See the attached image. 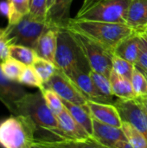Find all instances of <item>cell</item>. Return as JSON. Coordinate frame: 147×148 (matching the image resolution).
Returning <instances> with one entry per match:
<instances>
[{
    "instance_id": "30bf717a",
    "label": "cell",
    "mask_w": 147,
    "mask_h": 148,
    "mask_svg": "<svg viewBox=\"0 0 147 148\" xmlns=\"http://www.w3.org/2000/svg\"><path fill=\"white\" fill-rule=\"evenodd\" d=\"M89 70L78 67L73 69L67 75L73 81V82L77 86V88L88 101L100 103L113 104V99L105 96L97 88L89 75Z\"/></svg>"
},
{
    "instance_id": "ba28073f",
    "label": "cell",
    "mask_w": 147,
    "mask_h": 148,
    "mask_svg": "<svg viewBox=\"0 0 147 148\" xmlns=\"http://www.w3.org/2000/svg\"><path fill=\"white\" fill-rule=\"evenodd\" d=\"M44 88L55 92L62 100L80 106H87L88 99L62 71L57 69L50 80L44 84Z\"/></svg>"
},
{
    "instance_id": "2e32d148",
    "label": "cell",
    "mask_w": 147,
    "mask_h": 148,
    "mask_svg": "<svg viewBox=\"0 0 147 148\" xmlns=\"http://www.w3.org/2000/svg\"><path fill=\"white\" fill-rule=\"evenodd\" d=\"M60 129L66 136V140H85L90 135L71 116L66 108L56 115Z\"/></svg>"
},
{
    "instance_id": "52a82bcc",
    "label": "cell",
    "mask_w": 147,
    "mask_h": 148,
    "mask_svg": "<svg viewBox=\"0 0 147 148\" xmlns=\"http://www.w3.org/2000/svg\"><path fill=\"white\" fill-rule=\"evenodd\" d=\"M131 2L132 0H102L75 18L126 24V13Z\"/></svg>"
},
{
    "instance_id": "7c38bea8",
    "label": "cell",
    "mask_w": 147,
    "mask_h": 148,
    "mask_svg": "<svg viewBox=\"0 0 147 148\" xmlns=\"http://www.w3.org/2000/svg\"><path fill=\"white\" fill-rule=\"evenodd\" d=\"M26 94L27 92L20 83L12 82L5 77L0 66V101L11 114H16V102Z\"/></svg>"
},
{
    "instance_id": "6da1fadb",
    "label": "cell",
    "mask_w": 147,
    "mask_h": 148,
    "mask_svg": "<svg viewBox=\"0 0 147 148\" xmlns=\"http://www.w3.org/2000/svg\"><path fill=\"white\" fill-rule=\"evenodd\" d=\"M64 29L89 38L113 54L124 39L137 32L126 24L76 18H70Z\"/></svg>"
},
{
    "instance_id": "7a4b0ae2",
    "label": "cell",
    "mask_w": 147,
    "mask_h": 148,
    "mask_svg": "<svg viewBox=\"0 0 147 148\" xmlns=\"http://www.w3.org/2000/svg\"><path fill=\"white\" fill-rule=\"evenodd\" d=\"M15 115H23L29 118L37 131H46L58 139L66 140L61 131L56 115L48 107L41 91L27 93L16 102Z\"/></svg>"
},
{
    "instance_id": "5bb4252c",
    "label": "cell",
    "mask_w": 147,
    "mask_h": 148,
    "mask_svg": "<svg viewBox=\"0 0 147 148\" xmlns=\"http://www.w3.org/2000/svg\"><path fill=\"white\" fill-rule=\"evenodd\" d=\"M92 137L112 148L114 147L115 144L119 141L127 140L121 127L104 124L94 119Z\"/></svg>"
},
{
    "instance_id": "83f0119b",
    "label": "cell",
    "mask_w": 147,
    "mask_h": 148,
    "mask_svg": "<svg viewBox=\"0 0 147 148\" xmlns=\"http://www.w3.org/2000/svg\"><path fill=\"white\" fill-rule=\"evenodd\" d=\"M131 83L137 97L147 95V78L145 73L135 66L131 77Z\"/></svg>"
},
{
    "instance_id": "603a6c76",
    "label": "cell",
    "mask_w": 147,
    "mask_h": 148,
    "mask_svg": "<svg viewBox=\"0 0 147 148\" xmlns=\"http://www.w3.org/2000/svg\"><path fill=\"white\" fill-rule=\"evenodd\" d=\"M10 56L25 66H32L38 56L35 49L19 44H11L9 50Z\"/></svg>"
},
{
    "instance_id": "1f68e13d",
    "label": "cell",
    "mask_w": 147,
    "mask_h": 148,
    "mask_svg": "<svg viewBox=\"0 0 147 148\" xmlns=\"http://www.w3.org/2000/svg\"><path fill=\"white\" fill-rule=\"evenodd\" d=\"M29 14L36 20L47 22L48 0H31Z\"/></svg>"
},
{
    "instance_id": "9c48e42d",
    "label": "cell",
    "mask_w": 147,
    "mask_h": 148,
    "mask_svg": "<svg viewBox=\"0 0 147 148\" xmlns=\"http://www.w3.org/2000/svg\"><path fill=\"white\" fill-rule=\"evenodd\" d=\"M113 105L119 111L122 121L134 127L147 139V113L138 100L119 99Z\"/></svg>"
},
{
    "instance_id": "74e56055",
    "label": "cell",
    "mask_w": 147,
    "mask_h": 148,
    "mask_svg": "<svg viewBox=\"0 0 147 148\" xmlns=\"http://www.w3.org/2000/svg\"><path fill=\"white\" fill-rule=\"evenodd\" d=\"M54 1H55V0H48V11H49V10L51 8V6L53 5Z\"/></svg>"
},
{
    "instance_id": "5b68a950",
    "label": "cell",
    "mask_w": 147,
    "mask_h": 148,
    "mask_svg": "<svg viewBox=\"0 0 147 148\" xmlns=\"http://www.w3.org/2000/svg\"><path fill=\"white\" fill-rule=\"evenodd\" d=\"M52 27L49 23L36 20L27 14L16 24L7 25L6 29L12 44L23 45L36 49L42 35Z\"/></svg>"
},
{
    "instance_id": "d590c367",
    "label": "cell",
    "mask_w": 147,
    "mask_h": 148,
    "mask_svg": "<svg viewBox=\"0 0 147 148\" xmlns=\"http://www.w3.org/2000/svg\"><path fill=\"white\" fill-rule=\"evenodd\" d=\"M0 15L7 18L9 15V3L7 0L0 1Z\"/></svg>"
},
{
    "instance_id": "b9f144b4",
    "label": "cell",
    "mask_w": 147,
    "mask_h": 148,
    "mask_svg": "<svg viewBox=\"0 0 147 148\" xmlns=\"http://www.w3.org/2000/svg\"><path fill=\"white\" fill-rule=\"evenodd\" d=\"M144 31H145V30H144Z\"/></svg>"
},
{
    "instance_id": "277c9868",
    "label": "cell",
    "mask_w": 147,
    "mask_h": 148,
    "mask_svg": "<svg viewBox=\"0 0 147 148\" xmlns=\"http://www.w3.org/2000/svg\"><path fill=\"white\" fill-rule=\"evenodd\" d=\"M55 64L58 69L66 75H68L73 69L78 67L90 69L72 33L67 29H58Z\"/></svg>"
},
{
    "instance_id": "4dcf8cb0",
    "label": "cell",
    "mask_w": 147,
    "mask_h": 148,
    "mask_svg": "<svg viewBox=\"0 0 147 148\" xmlns=\"http://www.w3.org/2000/svg\"><path fill=\"white\" fill-rule=\"evenodd\" d=\"M135 65L130 62L113 55V70L122 77L131 80Z\"/></svg>"
},
{
    "instance_id": "d4e9b609",
    "label": "cell",
    "mask_w": 147,
    "mask_h": 148,
    "mask_svg": "<svg viewBox=\"0 0 147 148\" xmlns=\"http://www.w3.org/2000/svg\"><path fill=\"white\" fill-rule=\"evenodd\" d=\"M32 66L38 74V75L40 76L43 84L48 82L58 69L55 63L43 58H41L39 56Z\"/></svg>"
},
{
    "instance_id": "d6986e66",
    "label": "cell",
    "mask_w": 147,
    "mask_h": 148,
    "mask_svg": "<svg viewBox=\"0 0 147 148\" xmlns=\"http://www.w3.org/2000/svg\"><path fill=\"white\" fill-rule=\"evenodd\" d=\"M140 50L139 32H135L124 39L115 49L113 55L136 65Z\"/></svg>"
},
{
    "instance_id": "8d00e7d4",
    "label": "cell",
    "mask_w": 147,
    "mask_h": 148,
    "mask_svg": "<svg viewBox=\"0 0 147 148\" xmlns=\"http://www.w3.org/2000/svg\"><path fill=\"white\" fill-rule=\"evenodd\" d=\"M136 99H137L138 101L142 105L143 108L145 109V111L147 113V95L140 96V97H137Z\"/></svg>"
},
{
    "instance_id": "836d02e7",
    "label": "cell",
    "mask_w": 147,
    "mask_h": 148,
    "mask_svg": "<svg viewBox=\"0 0 147 148\" xmlns=\"http://www.w3.org/2000/svg\"><path fill=\"white\" fill-rule=\"evenodd\" d=\"M12 44L5 28H0V62L10 56V46Z\"/></svg>"
},
{
    "instance_id": "e575fe53",
    "label": "cell",
    "mask_w": 147,
    "mask_h": 148,
    "mask_svg": "<svg viewBox=\"0 0 147 148\" xmlns=\"http://www.w3.org/2000/svg\"><path fill=\"white\" fill-rule=\"evenodd\" d=\"M102 0H83V3L81 4V7L80 8L79 11L77 12L75 16H78L81 14H83L84 12H86L87 10H88L89 9H91L93 6H94L95 4H97L98 3H100Z\"/></svg>"
},
{
    "instance_id": "f546056e",
    "label": "cell",
    "mask_w": 147,
    "mask_h": 148,
    "mask_svg": "<svg viewBox=\"0 0 147 148\" xmlns=\"http://www.w3.org/2000/svg\"><path fill=\"white\" fill-rule=\"evenodd\" d=\"M89 75H90L92 80L94 81L95 86L100 90V92L102 95H104L105 96H107L110 99H113V97L114 95H113L112 86H111V82H110L109 78L103 75L102 74L95 72L92 69L89 70Z\"/></svg>"
},
{
    "instance_id": "9a60e30c",
    "label": "cell",
    "mask_w": 147,
    "mask_h": 148,
    "mask_svg": "<svg viewBox=\"0 0 147 148\" xmlns=\"http://www.w3.org/2000/svg\"><path fill=\"white\" fill-rule=\"evenodd\" d=\"M126 24L137 32L147 29V0H132L127 10Z\"/></svg>"
},
{
    "instance_id": "3957f363",
    "label": "cell",
    "mask_w": 147,
    "mask_h": 148,
    "mask_svg": "<svg viewBox=\"0 0 147 148\" xmlns=\"http://www.w3.org/2000/svg\"><path fill=\"white\" fill-rule=\"evenodd\" d=\"M37 130L23 115H11L0 121V148H32Z\"/></svg>"
},
{
    "instance_id": "8992f818",
    "label": "cell",
    "mask_w": 147,
    "mask_h": 148,
    "mask_svg": "<svg viewBox=\"0 0 147 148\" xmlns=\"http://www.w3.org/2000/svg\"><path fill=\"white\" fill-rule=\"evenodd\" d=\"M70 32L79 45L90 69L109 78L113 70V54L89 38L78 33Z\"/></svg>"
},
{
    "instance_id": "60d3db41",
    "label": "cell",
    "mask_w": 147,
    "mask_h": 148,
    "mask_svg": "<svg viewBox=\"0 0 147 148\" xmlns=\"http://www.w3.org/2000/svg\"><path fill=\"white\" fill-rule=\"evenodd\" d=\"M32 148H37V147H36L35 146H33V147H32Z\"/></svg>"
},
{
    "instance_id": "f1b7e54d",
    "label": "cell",
    "mask_w": 147,
    "mask_h": 148,
    "mask_svg": "<svg viewBox=\"0 0 147 148\" xmlns=\"http://www.w3.org/2000/svg\"><path fill=\"white\" fill-rule=\"evenodd\" d=\"M40 91H41L48 107L55 115H58L60 113H62L64 110L65 107L63 105L62 100L55 92H54L51 89L46 88H43Z\"/></svg>"
},
{
    "instance_id": "ac0fdd59",
    "label": "cell",
    "mask_w": 147,
    "mask_h": 148,
    "mask_svg": "<svg viewBox=\"0 0 147 148\" xmlns=\"http://www.w3.org/2000/svg\"><path fill=\"white\" fill-rule=\"evenodd\" d=\"M74 0H55L48 11L47 23L57 29L66 28L69 17V10Z\"/></svg>"
},
{
    "instance_id": "44dd1931",
    "label": "cell",
    "mask_w": 147,
    "mask_h": 148,
    "mask_svg": "<svg viewBox=\"0 0 147 148\" xmlns=\"http://www.w3.org/2000/svg\"><path fill=\"white\" fill-rule=\"evenodd\" d=\"M63 105L71 116L87 131V133L92 136L93 134V118L87 108V106H80L73 104L67 101L62 100Z\"/></svg>"
},
{
    "instance_id": "484cf974",
    "label": "cell",
    "mask_w": 147,
    "mask_h": 148,
    "mask_svg": "<svg viewBox=\"0 0 147 148\" xmlns=\"http://www.w3.org/2000/svg\"><path fill=\"white\" fill-rule=\"evenodd\" d=\"M121 128L133 148H147V139L134 127L123 121Z\"/></svg>"
},
{
    "instance_id": "d6a6232c",
    "label": "cell",
    "mask_w": 147,
    "mask_h": 148,
    "mask_svg": "<svg viewBox=\"0 0 147 148\" xmlns=\"http://www.w3.org/2000/svg\"><path fill=\"white\" fill-rule=\"evenodd\" d=\"M140 36V50L136 63V67L142 71H147V35L139 32Z\"/></svg>"
},
{
    "instance_id": "ab89813d",
    "label": "cell",
    "mask_w": 147,
    "mask_h": 148,
    "mask_svg": "<svg viewBox=\"0 0 147 148\" xmlns=\"http://www.w3.org/2000/svg\"><path fill=\"white\" fill-rule=\"evenodd\" d=\"M143 33H145V34H146L147 35V29H146L145 31H143Z\"/></svg>"
},
{
    "instance_id": "4316f807",
    "label": "cell",
    "mask_w": 147,
    "mask_h": 148,
    "mask_svg": "<svg viewBox=\"0 0 147 148\" xmlns=\"http://www.w3.org/2000/svg\"><path fill=\"white\" fill-rule=\"evenodd\" d=\"M18 82L21 85L37 88L39 90L44 88V84L33 66H25Z\"/></svg>"
},
{
    "instance_id": "cb8c5ba5",
    "label": "cell",
    "mask_w": 147,
    "mask_h": 148,
    "mask_svg": "<svg viewBox=\"0 0 147 148\" xmlns=\"http://www.w3.org/2000/svg\"><path fill=\"white\" fill-rule=\"evenodd\" d=\"M0 66L5 77L15 82H18L20 76L25 68V65L10 56L0 62Z\"/></svg>"
},
{
    "instance_id": "f35d334b",
    "label": "cell",
    "mask_w": 147,
    "mask_h": 148,
    "mask_svg": "<svg viewBox=\"0 0 147 148\" xmlns=\"http://www.w3.org/2000/svg\"><path fill=\"white\" fill-rule=\"evenodd\" d=\"M144 73H145V75H146V78H147V71H143Z\"/></svg>"
},
{
    "instance_id": "e0dca14e",
    "label": "cell",
    "mask_w": 147,
    "mask_h": 148,
    "mask_svg": "<svg viewBox=\"0 0 147 148\" xmlns=\"http://www.w3.org/2000/svg\"><path fill=\"white\" fill-rule=\"evenodd\" d=\"M57 35L58 29L55 27L49 29L42 35L35 49L39 57L55 63L57 48Z\"/></svg>"
},
{
    "instance_id": "8fae6325",
    "label": "cell",
    "mask_w": 147,
    "mask_h": 148,
    "mask_svg": "<svg viewBox=\"0 0 147 148\" xmlns=\"http://www.w3.org/2000/svg\"><path fill=\"white\" fill-rule=\"evenodd\" d=\"M33 146L37 148H112L92 136L85 140L36 138Z\"/></svg>"
},
{
    "instance_id": "7402d4cb",
    "label": "cell",
    "mask_w": 147,
    "mask_h": 148,
    "mask_svg": "<svg viewBox=\"0 0 147 148\" xmlns=\"http://www.w3.org/2000/svg\"><path fill=\"white\" fill-rule=\"evenodd\" d=\"M9 3L8 24L13 25L18 23L25 15L29 13L31 0H7Z\"/></svg>"
},
{
    "instance_id": "4fadbf2b",
    "label": "cell",
    "mask_w": 147,
    "mask_h": 148,
    "mask_svg": "<svg viewBox=\"0 0 147 148\" xmlns=\"http://www.w3.org/2000/svg\"><path fill=\"white\" fill-rule=\"evenodd\" d=\"M87 108L94 120L116 127H122L123 121L113 104L100 103L88 100Z\"/></svg>"
},
{
    "instance_id": "ffe728a7",
    "label": "cell",
    "mask_w": 147,
    "mask_h": 148,
    "mask_svg": "<svg viewBox=\"0 0 147 148\" xmlns=\"http://www.w3.org/2000/svg\"><path fill=\"white\" fill-rule=\"evenodd\" d=\"M109 80L112 86L113 95L118 97V99L130 100L137 98L133 91L131 81L129 79L122 77L117 73H115L113 70H112L109 76Z\"/></svg>"
}]
</instances>
